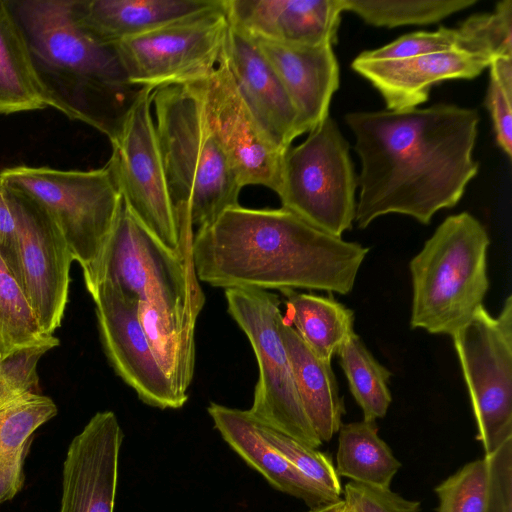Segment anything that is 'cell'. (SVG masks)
<instances>
[{
    "instance_id": "1",
    "label": "cell",
    "mask_w": 512,
    "mask_h": 512,
    "mask_svg": "<svg viewBox=\"0 0 512 512\" xmlns=\"http://www.w3.org/2000/svg\"><path fill=\"white\" fill-rule=\"evenodd\" d=\"M479 121L476 109L451 104L346 114L361 161L358 227L392 213L426 225L454 207L478 172Z\"/></svg>"
},
{
    "instance_id": "2",
    "label": "cell",
    "mask_w": 512,
    "mask_h": 512,
    "mask_svg": "<svg viewBox=\"0 0 512 512\" xmlns=\"http://www.w3.org/2000/svg\"><path fill=\"white\" fill-rule=\"evenodd\" d=\"M368 251L284 207H230L197 229L192 241L198 280L225 289L301 288L346 295Z\"/></svg>"
},
{
    "instance_id": "3",
    "label": "cell",
    "mask_w": 512,
    "mask_h": 512,
    "mask_svg": "<svg viewBox=\"0 0 512 512\" xmlns=\"http://www.w3.org/2000/svg\"><path fill=\"white\" fill-rule=\"evenodd\" d=\"M47 107L113 140L142 88L132 85L114 46L76 20L71 0H7Z\"/></svg>"
},
{
    "instance_id": "4",
    "label": "cell",
    "mask_w": 512,
    "mask_h": 512,
    "mask_svg": "<svg viewBox=\"0 0 512 512\" xmlns=\"http://www.w3.org/2000/svg\"><path fill=\"white\" fill-rule=\"evenodd\" d=\"M204 78L158 87L151 98L177 226L197 229L239 205L242 189L209 122L203 96Z\"/></svg>"
},
{
    "instance_id": "5",
    "label": "cell",
    "mask_w": 512,
    "mask_h": 512,
    "mask_svg": "<svg viewBox=\"0 0 512 512\" xmlns=\"http://www.w3.org/2000/svg\"><path fill=\"white\" fill-rule=\"evenodd\" d=\"M482 223L468 212L447 217L409 263L410 326L452 336L483 305L489 289Z\"/></svg>"
},
{
    "instance_id": "6",
    "label": "cell",
    "mask_w": 512,
    "mask_h": 512,
    "mask_svg": "<svg viewBox=\"0 0 512 512\" xmlns=\"http://www.w3.org/2000/svg\"><path fill=\"white\" fill-rule=\"evenodd\" d=\"M178 232L180 246L167 247L133 214L122 197L98 262L85 281L87 290L91 294L100 283H108L139 303L198 317L205 296L193 263V228L179 226Z\"/></svg>"
},
{
    "instance_id": "7",
    "label": "cell",
    "mask_w": 512,
    "mask_h": 512,
    "mask_svg": "<svg viewBox=\"0 0 512 512\" xmlns=\"http://www.w3.org/2000/svg\"><path fill=\"white\" fill-rule=\"evenodd\" d=\"M0 181L46 210L87 281L112 230L122 198L110 163L88 171L20 165L0 171Z\"/></svg>"
},
{
    "instance_id": "8",
    "label": "cell",
    "mask_w": 512,
    "mask_h": 512,
    "mask_svg": "<svg viewBox=\"0 0 512 512\" xmlns=\"http://www.w3.org/2000/svg\"><path fill=\"white\" fill-rule=\"evenodd\" d=\"M225 298L228 313L247 336L258 364L249 413L261 424L318 448L322 442L303 410L281 335L279 297L262 289L228 288Z\"/></svg>"
},
{
    "instance_id": "9",
    "label": "cell",
    "mask_w": 512,
    "mask_h": 512,
    "mask_svg": "<svg viewBox=\"0 0 512 512\" xmlns=\"http://www.w3.org/2000/svg\"><path fill=\"white\" fill-rule=\"evenodd\" d=\"M358 186L349 144L328 116L283 158L282 207L329 234L342 237L356 215Z\"/></svg>"
},
{
    "instance_id": "10",
    "label": "cell",
    "mask_w": 512,
    "mask_h": 512,
    "mask_svg": "<svg viewBox=\"0 0 512 512\" xmlns=\"http://www.w3.org/2000/svg\"><path fill=\"white\" fill-rule=\"evenodd\" d=\"M485 455L512 438V296L497 316L481 305L452 336Z\"/></svg>"
},
{
    "instance_id": "11",
    "label": "cell",
    "mask_w": 512,
    "mask_h": 512,
    "mask_svg": "<svg viewBox=\"0 0 512 512\" xmlns=\"http://www.w3.org/2000/svg\"><path fill=\"white\" fill-rule=\"evenodd\" d=\"M230 22L225 0L114 45L129 82L139 88L187 83L218 65Z\"/></svg>"
},
{
    "instance_id": "12",
    "label": "cell",
    "mask_w": 512,
    "mask_h": 512,
    "mask_svg": "<svg viewBox=\"0 0 512 512\" xmlns=\"http://www.w3.org/2000/svg\"><path fill=\"white\" fill-rule=\"evenodd\" d=\"M153 90L143 87L139 92L120 131L110 141L108 162L133 214L164 245L177 249L180 236L152 116Z\"/></svg>"
},
{
    "instance_id": "13",
    "label": "cell",
    "mask_w": 512,
    "mask_h": 512,
    "mask_svg": "<svg viewBox=\"0 0 512 512\" xmlns=\"http://www.w3.org/2000/svg\"><path fill=\"white\" fill-rule=\"evenodd\" d=\"M7 187L17 219V279L43 332L51 336L65 312L74 259L46 210L26 194Z\"/></svg>"
},
{
    "instance_id": "14",
    "label": "cell",
    "mask_w": 512,
    "mask_h": 512,
    "mask_svg": "<svg viewBox=\"0 0 512 512\" xmlns=\"http://www.w3.org/2000/svg\"><path fill=\"white\" fill-rule=\"evenodd\" d=\"M101 342L116 374L146 404L178 409L185 402L158 364L139 318V302L108 283L91 293Z\"/></svg>"
},
{
    "instance_id": "15",
    "label": "cell",
    "mask_w": 512,
    "mask_h": 512,
    "mask_svg": "<svg viewBox=\"0 0 512 512\" xmlns=\"http://www.w3.org/2000/svg\"><path fill=\"white\" fill-rule=\"evenodd\" d=\"M206 113L241 187L259 185L278 194L285 153L262 133L247 109L224 49L216 68L203 79Z\"/></svg>"
},
{
    "instance_id": "16",
    "label": "cell",
    "mask_w": 512,
    "mask_h": 512,
    "mask_svg": "<svg viewBox=\"0 0 512 512\" xmlns=\"http://www.w3.org/2000/svg\"><path fill=\"white\" fill-rule=\"evenodd\" d=\"M123 431L112 411L97 412L71 441L60 512H113Z\"/></svg>"
},
{
    "instance_id": "17",
    "label": "cell",
    "mask_w": 512,
    "mask_h": 512,
    "mask_svg": "<svg viewBox=\"0 0 512 512\" xmlns=\"http://www.w3.org/2000/svg\"><path fill=\"white\" fill-rule=\"evenodd\" d=\"M224 54L240 96L260 130L276 149L286 153L300 136L298 114L276 71L256 41L231 23Z\"/></svg>"
},
{
    "instance_id": "18",
    "label": "cell",
    "mask_w": 512,
    "mask_h": 512,
    "mask_svg": "<svg viewBox=\"0 0 512 512\" xmlns=\"http://www.w3.org/2000/svg\"><path fill=\"white\" fill-rule=\"evenodd\" d=\"M491 58L451 49L401 60H367L357 56L352 69L380 93L387 110L417 108L429 98L431 87L453 79H472L489 67Z\"/></svg>"
},
{
    "instance_id": "19",
    "label": "cell",
    "mask_w": 512,
    "mask_h": 512,
    "mask_svg": "<svg viewBox=\"0 0 512 512\" xmlns=\"http://www.w3.org/2000/svg\"><path fill=\"white\" fill-rule=\"evenodd\" d=\"M230 23L249 36L298 46L337 42L342 0H225Z\"/></svg>"
},
{
    "instance_id": "20",
    "label": "cell",
    "mask_w": 512,
    "mask_h": 512,
    "mask_svg": "<svg viewBox=\"0 0 512 512\" xmlns=\"http://www.w3.org/2000/svg\"><path fill=\"white\" fill-rule=\"evenodd\" d=\"M253 39L297 111L300 135L308 133L329 116L331 99L339 87V64L333 45L298 46Z\"/></svg>"
},
{
    "instance_id": "21",
    "label": "cell",
    "mask_w": 512,
    "mask_h": 512,
    "mask_svg": "<svg viewBox=\"0 0 512 512\" xmlns=\"http://www.w3.org/2000/svg\"><path fill=\"white\" fill-rule=\"evenodd\" d=\"M207 411L225 442L273 487L303 500L311 508L339 501L301 474L275 449L261 435L248 410L212 402Z\"/></svg>"
},
{
    "instance_id": "22",
    "label": "cell",
    "mask_w": 512,
    "mask_h": 512,
    "mask_svg": "<svg viewBox=\"0 0 512 512\" xmlns=\"http://www.w3.org/2000/svg\"><path fill=\"white\" fill-rule=\"evenodd\" d=\"M218 0H71L73 14L98 42L114 46L214 6Z\"/></svg>"
},
{
    "instance_id": "23",
    "label": "cell",
    "mask_w": 512,
    "mask_h": 512,
    "mask_svg": "<svg viewBox=\"0 0 512 512\" xmlns=\"http://www.w3.org/2000/svg\"><path fill=\"white\" fill-rule=\"evenodd\" d=\"M280 328L303 410L321 442H328L345 413L331 362L318 358L284 319Z\"/></svg>"
},
{
    "instance_id": "24",
    "label": "cell",
    "mask_w": 512,
    "mask_h": 512,
    "mask_svg": "<svg viewBox=\"0 0 512 512\" xmlns=\"http://www.w3.org/2000/svg\"><path fill=\"white\" fill-rule=\"evenodd\" d=\"M57 414L53 400L26 392L0 402V504L24 484V461L37 428Z\"/></svg>"
},
{
    "instance_id": "25",
    "label": "cell",
    "mask_w": 512,
    "mask_h": 512,
    "mask_svg": "<svg viewBox=\"0 0 512 512\" xmlns=\"http://www.w3.org/2000/svg\"><path fill=\"white\" fill-rule=\"evenodd\" d=\"M139 318L155 358L186 402L195 367L197 316L170 312L151 303H139Z\"/></svg>"
},
{
    "instance_id": "26",
    "label": "cell",
    "mask_w": 512,
    "mask_h": 512,
    "mask_svg": "<svg viewBox=\"0 0 512 512\" xmlns=\"http://www.w3.org/2000/svg\"><path fill=\"white\" fill-rule=\"evenodd\" d=\"M285 296L284 321L292 326L308 348L320 359L332 357L355 334L354 312L332 297L295 290L281 291Z\"/></svg>"
},
{
    "instance_id": "27",
    "label": "cell",
    "mask_w": 512,
    "mask_h": 512,
    "mask_svg": "<svg viewBox=\"0 0 512 512\" xmlns=\"http://www.w3.org/2000/svg\"><path fill=\"white\" fill-rule=\"evenodd\" d=\"M336 460L338 476L386 489L401 467L390 447L379 437L376 422L367 420L341 425Z\"/></svg>"
},
{
    "instance_id": "28",
    "label": "cell",
    "mask_w": 512,
    "mask_h": 512,
    "mask_svg": "<svg viewBox=\"0 0 512 512\" xmlns=\"http://www.w3.org/2000/svg\"><path fill=\"white\" fill-rule=\"evenodd\" d=\"M46 107L21 30L7 2L0 0V114Z\"/></svg>"
},
{
    "instance_id": "29",
    "label": "cell",
    "mask_w": 512,
    "mask_h": 512,
    "mask_svg": "<svg viewBox=\"0 0 512 512\" xmlns=\"http://www.w3.org/2000/svg\"><path fill=\"white\" fill-rule=\"evenodd\" d=\"M350 392L363 412V420L383 418L392 397L389 390L391 372L381 365L354 334L338 351Z\"/></svg>"
},
{
    "instance_id": "30",
    "label": "cell",
    "mask_w": 512,
    "mask_h": 512,
    "mask_svg": "<svg viewBox=\"0 0 512 512\" xmlns=\"http://www.w3.org/2000/svg\"><path fill=\"white\" fill-rule=\"evenodd\" d=\"M19 281L0 255V360L47 341Z\"/></svg>"
},
{
    "instance_id": "31",
    "label": "cell",
    "mask_w": 512,
    "mask_h": 512,
    "mask_svg": "<svg viewBox=\"0 0 512 512\" xmlns=\"http://www.w3.org/2000/svg\"><path fill=\"white\" fill-rule=\"evenodd\" d=\"M477 0H342L344 11L353 12L377 27L428 25L465 10Z\"/></svg>"
},
{
    "instance_id": "32",
    "label": "cell",
    "mask_w": 512,
    "mask_h": 512,
    "mask_svg": "<svg viewBox=\"0 0 512 512\" xmlns=\"http://www.w3.org/2000/svg\"><path fill=\"white\" fill-rule=\"evenodd\" d=\"M456 30L460 50L491 59L512 56V1L502 0L492 12L468 17Z\"/></svg>"
},
{
    "instance_id": "33",
    "label": "cell",
    "mask_w": 512,
    "mask_h": 512,
    "mask_svg": "<svg viewBox=\"0 0 512 512\" xmlns=\"http://www.w3.org/2000/svg\"><path fill=\"white\" fill-rule=\"evenodd\" d=\"M256 422L261 435L301 474L334 499H341L342 488L339 476L330 457L316 448L261 424L257 420Z\"/></svg>"
},
{
    "instance_id": "34",
    "label": "cell",
    "mask_w": 512,
    "mask_h": 512,
    "mask_svg": "<svg viewBox=\"0 0 512 512\" xmlns=\"http://www.w3.org/2000/svg\"><path fill=\"white\" fill-rule=\"evenodd\" d=\"M486 477L484 457L465 464L435 487L437 512H484Z\"/></svg>"
},
{
    "instance_id": "35",
    "label": "cell",
    "mask_w": 512,
    "mask_h": 512,
    "mask_svg": "<svg viewBox=\"0 0 512 512\" xmlns=\"http://www.w3.org/2000/svg\"><path fill=\"white\" fill-rule=\"evenodd\" d=\"M486 106L491 114L496 140L512 156V56L492 58Z\"/></svg>"
},
{
    "instance_id": "36",
    "label": "cell",
    "mask_w": 512,
    "mask_h": 512,
    "mask_svg": "<svg viewBox=\"0 0 512 512\" xmlns=\"http://www.w3.org/2000/svg\"><path fill=\"white\" fill-rule=\"evenodd\" d=\"M58 345V338L52 336L0 360V402L26 392L38 393L37 364L47 351Z\"/></svg>"
},
{
    "instance_id": "37",
    "label": "cell",
    "mask_w": 512,
    "mask_h": 512,
    "mask_svg": "<svg viewBox=\"0 0 512 512\" xmlns=\"http://www.w3.org/2000/svg\"><path fill=\"white\" fill-rule=\"evenodd\" d=\"M458 49L456 28L440 27L435 31H418L406 34L393 42L360 53L367 60H401L437 52Z\"/></svg>"
},
{
    "instance_id": "38",
    "label": "cell",
    "mask_w": 512,
    "mask_h": 512,
    "mask_svg": "<svg viewBox=\"0 0 512 512\" xmlns=\"http://www.w3.org/2000/svg\"><path fill=\"white\" fill-rule=\"evenodd\" d=\"M484 459L487 472L484 512H512V438Z\"/></svg>"
},
{
    "instance_id": "39",
    "label": "cell",
    "mask_w": 512,
    "mask_h": 512,
    "mask_svg": "<svg viewBox=\"0 0 512 512\" xmlns=\"http://www.w3.org/2000/svg\"><path fill=\"white\" fill-rule=\"evenodd\" d=\"M352 512H420V502L405 499L390 488L348 482L344 499Z\"/></svg>"
},
{
    "instance_id": "40",
    "label": "cell",
    "mask_w": 512,
    "mask_h": 512,
    "mask_svg": "<svg viewBox=\"0 0 512 512\" xmlns=\"http://www.w3.org/2000/svg\"><path fill=\"white\" fill-rule=\"evenodd\" d=\"M0 255L15 277L18 274L17 219L9 188L0 181ZM18 280V279H17Z\"/></svg>"
},
{
    "instance_id": "41",
    "label": "cell",
    "mask_w": 512,
    "mask_h": 512,
    "mask_svg": "<svg viewBox=\"0 0 512 512\" xmlns=\"http://www.w3.org/2000/svg\"><path fill=\"white\" fill-rule=\"evenodd\" d=\"M345 507L346 503L343 499H341L337 502L311 508V510L308 512H342L345 509Z\"/></svg>"
},
{
    "instance_id": "42",
    "label": "cell",
    "mask_w": 512,
    "mask_h": 512,
    "mask_svg": "<svg viewBox=\"0 0 512 512\" xmlns=\"http://www.w3.org/2000/svg\"><path fill=\"white\" fill-rule=\"evenodd\" d=\"M342 512H352L349 507L346 505L345 509Z\"/></svg>"
}]
</instances>
